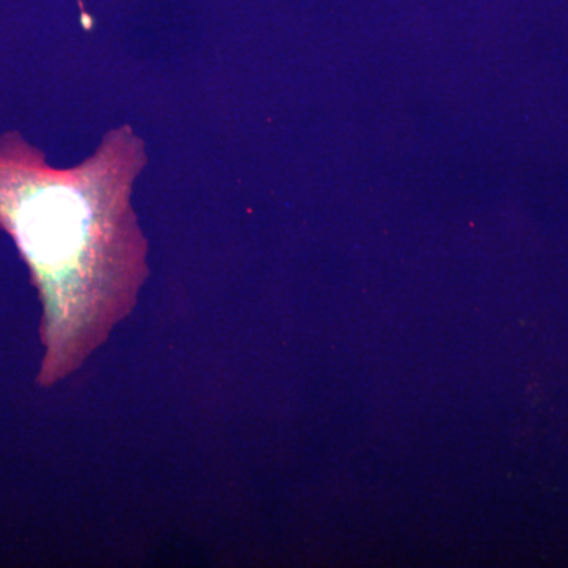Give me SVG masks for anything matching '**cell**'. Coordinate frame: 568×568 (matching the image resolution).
<instances>
[{"instance_id": "6da1fadb", "label": "cell", "mask_w": 568, "mask_h": 568, "mask_svg": "<svg viewBox=\"0 0 568 568\" xmlns=\"http://www.w3.org/2000/svg\"><path fill=\"white\" fill-rule=\"evenodd\" d=\"M145 164L144 141L130 125L110 130L89 159L62 170L20 132L0 136V227L43 305L41 386L80 368L136 305L149 245L132 193Z\"/></svg>"}, {"instance_id": "7a4b0ae2", "label": "cell", "mask_w": 568, "mask_h": 568, "mask_svg": "<svg viewBox=\"0 0 568 568\" xmlns=\"http://www.w3.org/2000/svg\"><path fill=\"white\" fill-rule=\"evenodd\" d=\"M77 3L78 9H80L82 28H84L85 31H92L93 20L91 13H89L88 9H85L84 2H82V0H77Z\"/></svg>"}]
</instances>
